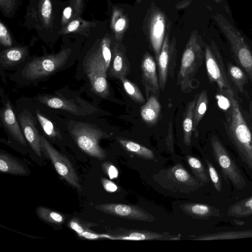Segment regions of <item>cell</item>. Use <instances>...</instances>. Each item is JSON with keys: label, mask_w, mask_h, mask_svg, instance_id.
<instances>
[{"label": "cell", "mask_w": 252, "mask_h": 252, "mask_svg": "<svg viewBox=\"0 0 252 252\" xmlns=\"http://www.w3.org/2000/svg\"><path fill=\"white\" fill-rule=\"evenodd\" d=\"M71 50L63 49L54 54L35 57L25 64L21 70V80L32 83L43 80L70 65Z\"/></svg>", "instance_id": "1"}, {"label": "cell", "mask_w": 252, "mask_h": 252, "mask_svg": "<svg viewBox=\"0 0 252 252\" xmlns=\"http://www.w3.org/2000/svg\"><path fill=\"white\" fill-rule=\"evenodd\" d=\"M228 98L231 106L227 132L241 160L252 172V135L238 101L234 96Z\"/></svg>", "instance_id": "2"}, {"label": "cell", "mask_w": 252, "mask_h": 252, "mask_svg": "<svg viewBox=\"0 0 252 252\" xmlns=\"http://www.w3.org/2000/svg\"><path fill=\"white\" fill-rule=\"evenodd\" d=\"M227 38L236 62L243 69L252 83V52L240 33L221 15L215 17Z\"/></svg>", "instance_id": "3"}, {"label": "cell", "mask_w": 252, "mask_h": 252, "mask_svg": "<svg viewBox=\"0 0 252 252\" xmlns=\"http://www.w3.org/2000/svg\"><path fill=\"white\" fill-rule=\"evenodd\" d=\"M70 133L78 146L84 153L98 159L106 156L99 142L101 139L108 137L106 132L94 126L85 123H77L70 130Z\"/></svg>", "instance_id": "4"}, {"label": "cell", "mask_w": 252, "mask_h": 252, "mask_svg": "<svg viewBox=\"0 0 252 252\" xmlns=\"http://www.w3.org/2000/svg\"><path fill=\"white\" fill-rule=\"evenodd\" d=\"M203 61L202 48L193 34L190 36L183 54L177 75V84L183 92H187Z\"/></svg>", "instance_id": "5"}, {"label": "cell", "mask_w": 252, "mask_h": 252, "mask_svg": "<svg viewBox=\"0 0 252 252\" xmlns=\"http://www.w3.org/2000/svg\"><path fill=\"white\" fill-rule=\"evenodd\" d=\"M215 160L226 182L229 181L237 189L246 187V182L239 167L220 141L214 136L211 140Z\"/></svg>", "instance_id": "6"}, {"label": "cell", "mask_w": 252, "mask_h": 252, "mask_svg": "<svg viewBox=\"0 0 252 252\" xmlns=\"http://www.w3.org/2000/svg\"><path fill=\"white\" fill-rule=\"evenodd\" d=\"M206 67L210 81L216 83L220 93L227 97L234 96L224 64L217 48L207 46L205 51Z\"/></svg>", "instance_id": "7"}, {"label": "cell", "mask_w": 252, "mask_h": 252, "mask_svg": "<svg viewBox=\"0 0 252 252\" xmlns=\"http://www.w3.org/2000/svg\"><path fill=\"white\" fill-rule=\"evenodd\" d=\"M41 150L51 160L56 171L70 186L81 190L76 172L68 158L54 148L46 138L40 135Z\"/></svg>", "instance_id": "8"}, {"label": "cell", "mask_w": 252, "mask_h": 252, "mask_svg": "<svg viewBox=\"0 0 252 252\" xmlns=\"http://www.w3.org/2000/svg\"><path fill=\"white\" fill-rule=\"evenodd\" d=\"M111 43L110 39L105 37L102 39L98 46L88 55L84 64L87 74L95 70L107 72L112 57Z\"/></svg>", "instance_id": "9"}, {"label": "cell", "mask_w": 252, "mask_h": 252, "mask_svg": "<svg viewBox=\"0 0 252 252\" xmlns=\"http://www.w3.org/2000/svg\"><path fill=\"white\" fill-rule=\"evenodd\" d=\"M95 208L103 213L127 219L142 221H152L150 214L137 206L117 203H106L95 206Z\"/></svg>", "instance_id": "10"}, {"label": "cell", "mask_w": 252, "mask_h": 252, "mask_svg": "<svg viewBox=\"0 0 252 252\" xmlns=\"http://www.w3.org/2000/svg\"><path fill=\"white\" fill-rule=\"evenodd\" d=\"M18 120L30 146L38 157H41L40 135L36 126L34 117L31 113L25 110L19 114Z\"/></svg>", "instance_id": "11"}, {"label": "cell", "mask_w": 252, "mask_h": 252, "mask_svg": "<svg viewBox=\"0 0 252 252\" xmlns=\"http://www.w3.org/2000/svg\"><path fill=\"white\" fill-rule=\"evenodd\" d=\"M157 61L158 67L159 88L163 91L168 77H173L176 67V58L170 51L167 35L164 38Z\"/></svg>", "instance_id": "12"}, {"label": "cell", "mask_w": 252, "mask_h": 252, "mask_svg": "<svg viewBox=\"0 0 252 252\" xmlns=\"http://www.w3.org/2000/svg\"><path fill=\"white\" fill-rule=\"evenodd\" d=\"M37 99L41 104L50 108L63 110L75 116L87 114L85 108L74 99L52 95H39Z\"/></svg>", "instance_id": "13"}, {"label": "cell", "mask_w": 252, "mask_h": 252, "mask_svg": "<svg viewBox=\"0 0 252 252\" xmlns=\"http://www.w3.org/2000/svg\"><path fill=\"white\" fill-rule=\"evenodd\" d=\"M141 69L142 83L147 97L150 93H158L160 88L156 64L154 58L149 53H146L143 58Z\"/></svg>", "instance_id": "14"}, {"label": "cell", "mask_w": 252, "mask_h": 252, "mask_svg": "<svg viewBox=\"0 0 252 252\" xmlns=\"http://www.w3.org/2000/svg\"><path fill=\"white\" fill-rule=\"evenodd\" d=\"M165 29V20L163 13L159 11L154 12L150 20L149 34L152 47L157 60L160 52Z\"/></svg>", "instance_id": "15"}, {"label": "cell", "mask_w": 252, "mask_h": 252, "mask_svg": "<svg viewBox=\"0 0 252 252\" xmlns=\"http://www.w3.org/2000/svg\"><path fill=\"white\" fill-rule=\"evenodd\" d=\"M0 118L4 127L12 137L20 144L26 146V139L21 127L8 100H6L1 109Z\"/></svg>", "instance_id": "16"}, {"label": "cell", "mask_w": 252, "mask_h": 252, "mask_svg": "<svg viewBox=\"0 0 252 252\" xmlns=\"http://www.w3.org/2000/svg\"><path fill=\"white\" fill-rule=\"evenodd\" d=\"M112 239L125 240H179L178 236L166 235L154 232L145 230H126L120 234L114 236H109Z\"/></svg>", "instance_id": "17"}, {"label": "cell", "mask_w": 252, "mask_h": 252, "mask_svg": "<svg viewBox=\"0 0 252 252\" xmlns=\"http://www.w3.org/2000/svg\"><path fill=\"white\" fill-rule=\"evenodd\" d=\"M29 54L26 46L9 47L2 51L0 55V63L3 67H11L23 62Z\"/></svg>", "instance_id": "18"}, {"label": "cell", "mask_w": 252, "mask_h": 252, "mask_svg": "<svg viewBox=\"0 0 252 252\" xmlns=\"http://www.w3.org/2000/svg\"><path fill=\"white\" fill-rule=\"evenodd\" d=\"M109 73L112 77L120 79L126 77L129 71V65L124 53L116 45L114 46Z\"/></svg>", "instance_id": "19"}, {"label": "cell", "mask_w": 252, "mask_h": 252, "mask_svg": "<svg viewBox=\"0 0 252 252\" xmlns=\"http://www.w3.org/2000/svg\"><path fill=\"white\" fill-rule=\"evenodd\" d=\"M106 73L104 70H95L87 74L94 92L104 98L110 94Z\"/></svg>", "instance_id": "20"}, {"label": "cell", "mask_w": 252, "mask_h": 252, "mask_svg": "<svg viewBox=\"0 0 252 252\" xmlns=\"http://www.w3.org/2000/svg\"><path fill=\"white\" fill-rule=\"evenodd\" d=\"M182 208L187 213L197 218L206 219L220 216V209L207 204L188 203L183 204Z\"/></svg>", "instance_id": "21"}, {"label": "cell", "mask_w": 252, "mask_h": 252, "mask_svg": "<svg viewBox=\"0 0 252 252\" xmlns=\"http://www.w3.org/2000/svg\"><path fill=\"white\" fill-rule=\"evenodd\" d=\"M161 110L160 104L155 96L148 98L147 102L141 107L140 115L146 123L150 125L156 124L159 117Z\"/></svg>", "instance_id": "22"}, {"label": "cell", "mask_w": 252, "mask_h": 252, "mask_svg": "<svg viewBox=\"0 0 252 252\" xmlns=\"http://www.w3.org/2000/svg\"><path fill=\"white\" fill-rule=\"evenodd\" d=\"M196 99L194 98L186 106L183 121V140L187 146L190 145L193 132V116Z\"/></svg>", "instance_id": "23"}, {"label": "cell", "mask_w": 252, "mask_h": 252, "mask_svg": "<svg viewBox=\"0 0 252 252\" xmlns=\"http://www.w3.org/2000/svg\"><path fill=\"white\" fill-rule=\"evenodd\" d=\"M0 170L5 173L17 175L27 173L26 169L21 163L4 152L0 153Z\"/></svg>", "instance_id": "24"}, {"label": "cell", "mask_w": 252, "mask_h": 252, "mask_svg": "<svg viewBox=\"0 0 252 252\" xmlns=\"http://www.w3.org/2000/svg\"><path fill=\"white\" fill-rule=\"evenodd\" d=\"M41 27L49 28L53 20V4L52 0H39L36 15Z\"/></svg>", "instance_id": "25"}, {"label": "cell", "mask_w": 252, "mask_h": 252, "mask_svg": "<svg viewBox=\"0 0 252 252\" xmlns=\"http://www.w3.org/2000/svg\"><path fill=\"white\" fill-rule=\"evenodd\" d=\"M208 104L207 92L203 90L196 99L194 111L193 132L195 136L198 135V125L205 114Z\"/></svg>", "instance_id": "26"}, {"label": "cell", "mask_w": 252, "mask_h": 252, "mask_svg": "<svg viewBox=\"0 0 252 252\" xmlns=\"http://www.w3.org/2000/svg\"><path fill=\"white\" fill-rule=\"evenodd\" d=\"M252 237V231H224L201 235L194 239L195 240H214L234 239Z\"/></svg>", "instance_id": "27"}, {"label": "cell", "mask_w": 252, "mask_h": 252, "mask_svg": "<svg viewBox=\"0 0 252 252\" xmlns=\"http://www.w3.org/2000/svg\"><path fill=\"white\" fill-rule=\"evenodd\" d=\"M35 114L41 128L46 135L53 140L62 139L59 128L51 120L38 109L36 110Z\"/></svg>", "instance_id": "28"}, {"label": "cell", "mask_w": 252, "mask_h": 252, "mask_svg": "<svg viewBox=\"0 0 252 252\" xmlns=\"http://www.w3.org/2000/svg\"><path fill=\"white\" fill-rule=\"evenodd\" d=\"M227 215L236 218L247 217L252 215V196L231 205Z\"/></svg>", "instance_id": "29"}, {"label": "cell", "mask_w": 252, "mask_h": 252, "mask_svg": "<svg viewBox=\"0 0 252 252\" xmlns=\"http://www.w3.org/2000/svg\"><path fill=\"white\" fill-rule=\"evenodd\" d=\"M127 26V20L118 7L114 8L112 11L111 27L118 40H120L123 32Z\"/></svg>", "instance_id": "30"}, {"label": "cell", "mask_w": 252, "mask_h": 252, "mask_svg": "<svg viewBox=\"0 0 252 252\" xmlns=\"http://www.w3.org/2000/svg\"><path fill=\"white\" fill-rule=\"evenodd\" d=\"M118 141L127 151L140 157L148 159H152L155 158L152 150L136 142L123 139H119Z\"/></svg>", "instance_id": "31"}, {"label": "cell", "mask_w": 252, "mask_h": 252, "mask_svg": "<svg viewBox=\"0 0 252 252\" xmlns=\"http://www.w3.org/2000/svg\"><path fill=\"white\" fill-rule=\"evenodd\" d=\"M227 74L239 91L243 92L247 82V77L243 70L231 63H227Z\"/></svg>", "instance_id": "32"}, {"label": "cell", "mask_w": 252, "mask_h": 252, "mask_svg": "<svg viewBox=\"0 0 252 252\" xmlns=\"http://www.w3.org/2000/svg\"><path fill=\"white\" fill-rule=\"evenodd\" d=\"M92 26L93 23L82 19L79 16L62 27L59 32L62 34L81 32L89 29Z\"/></svg>", "instance_id": "33"}, {"label": "cell", "mask_w": 252, "mask_h": 252, "mask_svg": "<svg viewBox=\"0 0 252 252\" xmlns=\"http://www.w3.org/2000/svg\"><path fill=\"white\" fill-rule=\"evenodd\" d=\"M36 213L41 220L47 222L58 225L64 222L62 214L44 207H38Z\"/></svg>", "instance_id": "34"}, {"label": "cell", "mask_w": 252, "mask_h": 252, "mask_svg": "<svg viewBox=\"0 0 252 252\" xmlns=\"http://www.w3.org/2000/svg\"><path fill=\"white\" fill-rule=\"evenodd\" d=\"M120 79L122 82L126 93L132 100L139 103H143L145 101V98L142 92L135 84L130 81L125 77Z\"/></svg>", "instance_id": "35"}, {"label": "cell", "mask_w": 252, "mask_h": 252, "mask_svg": "<svg viewBox=\"0 0 252 252\" xmlns=\"http://www.w3.org/2000/svg\"><path fill=\"white\" fill-rule=\"evenodd\" d=\"M188 163L195 175L203 182H210L206 170L201 162L197 158L188 156L187 158Z\"/></svg>", "instance_id": "36"}, {"label": "cell", "mask_w": 252, "mask_h": 252, "mask_svg": "<svg viewBox=\"0 0 252 252\" xmlns=\"http://www.w3.org/2000/svg\"><path fill=\"white\" fill-rule=\"evenodd\" d=\"M170 174L176 181L181 183L196 185L189 172L181 165H177L170 170Z\"/></svg>", "instance_id": "37"}, {"label": "cell", "mask_w": 252, "mask_h": 252, "mask_svg": "<svg viewBox=\"0 0 252 252\" xmlns=\"http://www.w3.org/2000/svg\"><path fill=\"white\" fill-rule=\"evenodd\" d=\"M210 178L212 182L216 189L220 192L222 189L221 178L213 164L208 159L206 160Z\"/></svg>", "instance_id": "38"}, {"label": "cell", "mask_w": 252, "mask_h": 252, "mask_svg": "<svg viewBox=\"0 0 252 252\" xmlns=\"http://www.w3.org/2000/svg\"><path fill=\"white\" fill-rule=\"evenodd\" d=\"M0 43L5 47H11L13 45V40L10 33L1 21H0Z\"/></svg>", "instance_id": "39"}, {"label": "cell", "mask_w": 252, "mask_h": 252, "mask_svg": "<svg viewBox=\"0 0 252 252\" xmlns=\"http://www.w3.org/2000/svg\"><path fill=\"white\" fill-rule=\"evenodd\" d=\"M18 0H0V7L5 15L9 16L15 11Z\"/></svg>", "instance_id": "40"}, {"label": "cell", "mask_w": 252, "mask_h": 252, "mask_svg": "<svg viewBox=\"0 0 252 252\" xmlns=\"http://www.w3.org/2000/svg\"><path fill=\"white\" fill-rule=\"evenodd\" d=\"M73 10H74V5L72 2L70 5L63 9L61 19V25L63 27L76 18L75 15L73 14Z\"/></svg>", "instance_id": "41"}, {"label": "cell", "mask_w": 252, "mask_h": 252, "mask_svg": "<svg viewBox=\"0 0 252 252\" xmlns=\"http://www.w3.org/2000/svg\"><path fill=\"white\" fill-rule=\"evenodd\" d=\"M103 169L111 179L117 178L119 175L117 168L113 165L109 163L102 164Z\"/></svg>", "instance_id": "42"}, {"label": "cell", "mask_w": 252, "mask_h": 252, "mask_svg": "<svg viewBox=\"0 0 252 252\" xmlns=\"http://www.w3.org/2000/svg\"><path fill=\"white\" fill-rule=\"evenodd\" d=\"M218 103L220 107L222 109L226 110L231 106L229 99L227 96L220 94L217 95Z\"/></svg>", "instance_id": "43"}, {"label": "cell", "mask_w": 252, "mask_h": 252, "mask_svg": "<svg viewBox=\"0 0 252 252\" xmlns=\"http://www.w3.org/2000/svg\"><path fill=\"white\" fill-rule=\"evenodd\" d=\"M101 183L104 189L108 192H113L118 189L117 186L114 183L107 179H101Z\"/></svg>", "instance_id": "44"}, {"label": "cell", "mask_w": 252, "mask_h": 252, "mask_svg": "<svg viewBox=\"0 0 252 252\" xmlns=\"http://www.w3.org/2000/svg\"><path fill=\"white\" fill-rule=\"evenodd\" d=\"M70 227L76 231L79 236H81L82 234L87 230L85 229L84 227L82 226L76 220H72L69 222Z\"/></svg>", "instance_id": "45"}, {"label": "cell", "mask_w": 252, "mask_h": 252, "mask_svg": "<svg viewBox=\"0 0 252 252\" xmlns=\"http://www.w3.org/2000/svg\"><path fill=\"white\" fill-rule=\"evenodd\" d=\"M84 0H72L74 5L76 17L80 16L84 8Z\"/></svg>", "instance_id": "46"}, {"label": "cell", "mask_w": 252, "mask_h": 252, "mask_svg": "<svg viewBox=\"0 0 252 252\" xmlns=\"http://www.w3.org/2000/svg\"><path fill=\"white\" fill-rule=\"evenodd\" d=\"M171 127H170V130H169L168 134L166 139V143L167 145L169 148V149L172 151L173 149V135H172V131Z\"/></svg>", "instance_id": "47"}, {"label": "cell", "mask_w": 252, "mask_h": 252, "mask_svg": "<svg viewBox=\"0 0 252 252\" xmlns=\"http://www.w3.org/2000/svg\"><path fill=\"white\" fill-rule=\"evenodd\" d=\"M249 110L250 111V114L251 115L252 118V102H250V105H249Z\"/></svg>", "instance_id": "48"}, {"label": "cell", "mask_w": 252, "mask_h": 252, "mask_svg": "<svg viewBox=\"0 0 252 252\" xmlns=\"http://www.w3.org/2000/svg\"><path fill=\"white\" fill-rule=\"evenodd\" d=\"M217 2H220L222 1V0H214Z\"/></svg>", "instance_id": "49"}, {"label": "cell", "mask_w": 252, "mask_h": 252, "mask_svg": "<svg viewBox=\"0 0 252 252\" xmlns=\"http://www.w3.org/2000/svg\"><path fill=\"white\" fill-rule=\"evenodd\" d=\"M136 1L138 3H140L142 1V0H136Z\"/></svg>", "instance_id": "50"}]
</instances>
